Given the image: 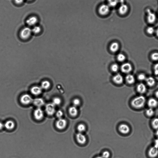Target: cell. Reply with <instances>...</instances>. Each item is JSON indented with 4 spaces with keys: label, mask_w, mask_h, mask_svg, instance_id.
Returning a JSON list of instances; mask_svg holds the SVG:
<instances>
[{
    "label": "cell",
    "mask_w": 158,
    "mask_h": 158,
    "mask_svg": "<svg viewBox=\"0 0 158 158\" xmlns=\"http://www.w3.org/2000/svg\"><path fill=\"white\" fill-rule=\"evenodd\" d=\"M146 100L145 97L143 96H140L135 98L131 102L132 106L136 109L143 108L145 105Z\"/></svg>",
    "instance_id": "obj_1"
},
{
    "label": "cell",
    "mask_w": 158,
    "mask_h": 158,
    "mask_svg": "<svg viewBox=\"0 0 158 158\" xmlns=\"http://www.w3.org/2000/svg\"><path fill=\"white\" fill-rule=\"evenodd\" d=\"M32 33V29L31 28L29 27H25L20 32V37L22 39H27L30 37Z\"/></svg>",
    "instance_id": "obj_2"
},
{
    "label": "cell",
    "mask_w": 158,
    "mask_h": 158,
    "mask_svg": "<svg viewBox=\"0 0 158 158\" xmlns=\"http://www.w3.org/2000/svg\"><path fill=\"white\" fill-rule=\"evenodd\" d=\"M21 103L24 105H28L33 102V99L29 94H25L21 96L20 99Z\"/></svg>",
    "instance_id": "obj_3"
},
{
    "label": "cell",
    "mask_w": 158,
    "mask_h": 158,
    "mask_svg": "<svg viewBox=\"0 0 158 158\" xmlns=\"http://www.w3.org/2000/svg\"><path fill=\"white\" fill-rule=\"evenodd\" d=\"M45 110L48 115L53 116L55 112V106L52 103H49L46 105Z\"/></svg>",
    "instance_id": "obj_4"
},
{
    "label": "cell",
    "mask_w": 158,
    "mask_h": 158,
    "mask_svg": "<svg viewBox=\"0 0 158 158\" xmlns=\"http://www.w3.org/2000/svg\"><path fill=\"white\" fill-rule=\"evenodd\" d=\"M33 115L35 119L37 120H41L43 118V111L40 108H37L34 110Z\"/></svg>",
    "instance_id": "obj_5"
},
{
    "label": "cell",
    "mask_w": 158,
    "mask_h": 158,
    "mask_svg": "<svg viewBox=\"0 0 158 158\" xmlns=\"http://www.w3.org/2000/svg\"><path fill=\"white\" fill-rule=\"evenodd\" d=\"M98 11L100 15L102 16H105L109 13L110 7L109 5L103 4L100 7Z\"/></svg>",
    "instance_id": "obj_6"
},
{
    "label": "cell",
    "mask_w": 158,
    "mask_h": 158,
    "mask_svg": "<svg viewBox=\"0 0 158 158\" xmlns=\"http://www.w3.org/2000/svg\"><path fill=\"white\" fill-rule=\"evenodd\" d=\"M67 122L65 119L62 118L59 119L56 123V126L57 129L63 130L66 127Z\"/></svg>",
    "instance_id": "obj_7"
},
{
    "label": "cell",
    "mask_w": 158,
    "mask_h": 158,
    "mask_svg": "<svg viewBox=\"0 0 158 158\" xmlns=\"http://www.w3.org/2000/svg\"><path fill=\"white\" fill-rule=\"evenodd\" d=\"M121 71L124 73H128L132 70V65L129 63H126L122 64L121 66Z\"/></svg>",
    "instance_id": "obj_8"
},
{
    "label": "cell",
    "mask_w": 158,
    "mask_h": 158,
    "mask_svg": "<svg viewBox=\"0 0 158 158\" xmlns=\"http://www.w3.org/2000/svg\"><path fill=\"white\" fill-rule=\"evenodd\" d=\"M38 19L35 16H32L29 17L26 20V23L29 26H34L38 22Z\"/></svg>",
    "instance_id": "obj_9"
},
{
    "label": "cell",
    "mask_w": 158,
    "mask_h": 158,
    "mask_svg": "<svg viewBox=\"0 0 158 158\" xmlns=\"http://www.w3.org/2000/svg\"><path fill=\"white\" fill-rule=\"evenodd\" d=\"M76 140L79 144H85L86 142L87 139L85 135L82 133L78 132L76 135Z\"/></svg>",
    "instance_id": "obj_10"
},
{
    "label": "cell",
    "mask_w": 158,
    "mask_h": 158,
    "mask_svg": "<svg viewBox=\"0 0 158 158\" xmlns=\"http://www.w3.org/2000/svg\"><path fill=\"white\" fill-rule=\"evenodd\" d=\"M119 130L121 133L126 134L130 131V128L128 126L125 124H122L119 127Z\"/></svg>",
    "instance_id": "obj_11"
},
{
    "label": "cell",
    "mask_w": 158,
    "mask_h": 158,
    "mask_svg": "<svg viewBox=\"0 0 158 158\" xmlns=\"http://www.w3.org/2000/svg\"><path fill=\"white\" fill-rule=\"evenodd\" d=\"M156 16L154 13L150 11L148 12L147 16V20L148 23L150 24L154 23L156 22Z\"/></svg>",
    "instance_id": "obj_12"
},
{
    "label": "cell",
    "mask_w": 158,
    "mask_h": 158,
    "mask_svg": "<svg viewBox=\"0 0 158 158\" xmlns=\"http://www.w3.org/2000/svg\"><path fill=\"white\" fill-rule=\"evenodd\" d=\"M148 155L151 158L156 157L158 155V148L155 146L151 147L148 151Z\"/></svg>",
    "instance_id": "obj_13"
},
{
    "label": "cell",
    "mask_w": 158,
    "mask_h": 158,
    "mask_svg": "<svg viewBox=\"0 0 158 158\" xmlns=\"http://www.w3.org/2000/svg\"><path fill=\"white\" fill-rule=\"evenodd\" d=\"M42 89L41 87L34 86L31 89V92L35 96H38L42 93Z\"/></svg>",
    "instance_id": "obj_14"
},
{
    "label": "cell",
    "mask_w": 158,
    "mask_h": 158,
    "mask_svg": "<svg viewBox=\"0 0 158 158\" xmlns=\"http://www.w3.org/2000/svg\"><path fill=\"white\" fill-rule=\"evenodd\" d=\"M128 7L126 5L122 4L120 7L118 9L119 13L121 15H124L128 13Z\"/></svg>",
    "instance_id": "obj_15"
},
{
    "label": "cell",
    "mask_w": 158,
    "mask_h": 158,
    "mask_svg": "<svg viewBox=\"0 0 158 158\" xmlns=\"http://www.w3.org/2000/svg\"><path fill=\"white\" fill-rule=\"evenodd\" d=\"M33 102L35 105L39 108L43 106L45 103L43 99L40 98H36L33 100Z\"/></svg>",
    "instance_id": "obj_16"
},
{
    "label": "cell",
    "mask_w": 158,
    "mask_h": 158,
    "mask_svg": "<svg viewBox=\"0 0 158 158\" xmlns=\"http://www.w3.org/2000/svg\"><path fill=\"white\" fill-rule=\"evenodd\" d=\"M113 80L115 84H120L123 82V78L122 76L120 74H116L113 77Z\"/></svg>",
    "instance_id": "obj_17"
},
{
    "label": "cell",
    "mask_w": 158,
    "mask_h": 158,
    "mask_svg": "<svg viewBox=\"0 0 158 158\" xmlns=\"http://www.w3.org/2000/svg\"><path fill=\"white\" fill-rule=\"evenodd\" d=\"M15 125L14 122L11 120H9L5 123L4 124V127L6 129L9 130H12L14 129Z\"/></svg>",
    "instance_id": "obj_18"
},
{
    "label": "cell",
    "mask_w": 158,
    "mask_h": 158,
    "mask_svg": "<svg viewBox=\"0 0 158 158\" xmlns=\"http://www.w3.org/2000/svg\"><path fill=\"white\" fill-rule=\"evenodd\" d=\"M148 106L150 108H156L158 105V102L154 98H151L149 99L148 103Z\"/></svg>",
    "instance_id": "obj_19"
},
{
    "label": "cell",
    "mask_w": 158,
    "mask_h": 158,
    "mask_svg": "<svg viewBox=\"0 0 158 158\" xmlns=\"http://www.w3.org/2000/svg\"><path fill=\"white\" fill-rule=\"evenodd\" d=\"M69 114L72 117H75L77 116L78 112L77 107L74 106L71 107L69 108Z\"/></svg>",
    "instance_id": "obj_20"
},
{
    "label": "cell",
    "mask_w": 158,
    "mask_h": 158,
    "mask_svg": "<svg viewBox=\"0 0 158 158\" xmlns=\"http://www.w3.org/2000/svg\"><path fill=\"white\" fill-rule=\"evenodd\" d=\"M119 48V45L117 42H114L111 44L110 47L111 51L113 53H115L118 51Z\"/></svg>",
    "instance_id": "obj_21"
},
{
    "label": "cell",
    "mask_w": 158,
    "mask_h": 158,
    "mask_svg": "<svg viewBox=\"0 0 158 158\" xmlns=\"http://www.w3.org/2000/svg\"><path fill=\"white\" fill-rule=\"evenodd\" d=\"M137 90L138 93L143 94L146 92V87L144 84L141 83L137 86Z\"/></svg>",
    "instance_id": "obj_22"
},
{
    "label": "cell",
    "mask_w": 158,
    "mask_h": 158,
    "mask_svg": "<svg viewBox=\"0 0 158 158\" xmlns=\"http://www.w3.org/2000/svg\"><path fill=\"white\" fill-rule=\"evenodd\" d=\"M126 80L128 84H131L135 83V77L132 74H129L127 75L126 77Z\"/></svg>",
    "instance_id": "obj_23"
},
{
    "label": "cell",
    "mask_w": 158,
    "mask_h": 158,
    "mask_svg": "<svg viewBox=\"0 0 158 158\" xmlns=\"http://www.w3.org/2000/svg\"><path fill=\"white\" fill-rule=\"evenodd\" d=\"M50 82L47 80H45L43 82L41 83V87L42 89L47 90L50 88Z\"/></svg>",
    "instance_id": "obj_24"
},
{
    "label": "cell",
    "mask_w": 158,
    "mask_h": 158,
    "mask_svg": "<svg viewBox=\"0 0 158 158\" xmlns=\"http://www.w3.org/2000/svg\"><path fill=\"white\" fill-rule=\"evenodd\" d=\"M146 83L148 86L152 87L154 85L155 81L154 79L152 77H149L146 79Z\"/></svg>",
    "instance_id": "obj_25"
},
{
    "label": "cell",
    "mask_w": 158,
    "mask_h": 158,
    "mask_svg": "<svg viewBox=\"0 0 158 158\" xmlns=\"http://www.w3.org/2000/svg\"><path fill=\"white\" fill-rule=\"evenodd\" d=\"M32 32L35 34H38L41 31V28L39 26L35 25L32 29Z\"/></svg>",
    "instance_id": "obj_26"
},
{
    "label": "cell",
    "mask_w": 158,
    "mask_h": 158,
    "mask_svg": "<svg viewBox=\"0 0 158 158\" xmlns=\"http://www.w3.org/2000/svg\"><path fill=\"white\" fill-rule=\"evenodd\" d=\"M86 129L85 125L84 124H79L77 127V129L78 130L79 132L80 133H82L83 132H84Z\"/></svg>",
    "instance_id": "obj_27"
},
{
    "label": "cell",
    "mask_w": 158,
    "mask_h": 158,
    "mask_svg": "<svg viewBox=\"0 0 158 158\" xmlns=\"http://www.w3.org/2000/svg\"><path fill=\"white\" fill-rule=\"evenodd\" d=\"M109 6L114 7L116 6L118 2V0H108Z\"/></svg>",
    "instance_id": "obj_28"
},
{
    "label": "cell",
    "mask_w": 158,
    "mask_h": 158,
    "mask_svg": "<svg viewBox=\"0 0 158 158\" xmlns=\"http://www.w3.org/2000/svg\"><path fill=\"white\" fill-rule=\"evenodd\" d=\"M61 103V99L58 97H55L53 99L52 103L55 106L59 105Z\"/></svg>",
    "instance_id": "obj_29"
},
{
    "label": "cell",
    "mask_w": 158,
    "mask_h": 158,
    "mask_svg": "<svg viewBox=\"0 0 158 158\" xmlns=\"http://www.w3.org/2000/svg\"><path fill=\"white\" fill-rule=\"evenodd\" d=\"M146 113L147 116L148 117H151L154 114V111L153 110V108H149L147 110Z\"/></svg>",
    "instance_id": "obj_30"
},
{
    "label": "cell",
    "mask_w": 158,
    "mask_h": 158,
    "mask_svg": "<svg viewBox=\"0 0 158 158\" xmlns=\"http://www.w3.org/2000/svg\"><path fill=\"white\" fill-rule=\"evenodd\" d=\"M152 127L155 129H158V118L154 119L152 122Z\"/></svg>",
    "instance_id": "obj_31"
},
{
    "label": "cell",
    "mask_w": 158,
    "mask_h": 158,
    "mask_svg": "<svg viewBox=\"0 0 158 158\" xmlns=\"http://www.w3.org/2000/svg\"><path fill=\"white\" fill-rule=\"evenodd\" d=\"M117 58L119 61L123 62L125 59L126 57L124 54H122V53H120L117 55Z\"/></svg>",
    "instance_id": "obj_32"
},
{
    "label": "cell",
    "mask_w": 158,
    "mask_h": 158,
    "mask_svg": "<svg viewBox=\"0 0 158 158\" xmlns=\"http://www.w3.org/2000/svg\"><path fill=\"white\" fill-rule=\"evenodd\" d=\"M119 69V65L116 64H114L111 66V70L114 72H117L118 71Z\"/></svg>",
    "instance_id": "obj_33"
},
{
    "label": "cell",
    "mask_w": 158,
    "mask_h": 158,
    "mask_svg": "<svg viewBox=\"0 0 158 158\" xmlns=\"http://www.w3.org/2000/svg\"><path fill=\"white\" fill-rule=\"evenodd\" d=\"M146 31L147 33H148V34L150 35L153 34L155 31L154 28L152 27H148L147 28Z\"/></svg>",
    "instance_id": "obj_34"
},
{
    "label": "cell",
    "mask_w": 158,
    "mask_h": 158,
    "mask_svg": "<svg viewBox=\"0 0 158 158\" xmlns=\"http://www.w3.org/2000/svg\"><path fill=\"white\" fill-rule=\"evenodd\" d=\"M80 101L79 99L76 98L74 99L73 101V104L74 106L77 107L80 105Z\"/></svg>",
    "instance_id": "obj_35"
},
{
    "label": "cell",
    "mask_w": 158,
    "mask_h": 158,
    "mask_svg": "<svg viewBox=\"0 0 158 158\" xmlns=\"http://www.w3.org/2000/svg\"><path fill=\"white\" fill-rule=\"evenodd\" d=\"M151 58L152 59L155 61H158V53H154L151 55Z\"/></svg>",
    "instance_id": "obj_36"
},
{
    "label": "cell",
    "mask_w": 158,
    "mask_h": 158,
    "mask_svg": "<svg viewBox=\"0 0 158 158\" xmlns=\"http://www.w3.org/2000/svg\"><path fill=\"white\" fill-rule=\"evenodd\" d=\"M110 156V152L108 151H104L103 152L102 156L103 158H108Z\"/></svg>",
    "instance_id": "obj_37"
},
{
    "label": "cell",
    "mask_w": 158,
    "mask_h": 158,
    "mask_svg": "<svg viewBox=\"0 0 158 158\" xmlns=\"http://www.w3.org/2000/svg\"><path fill=\"white\" fill-rule=\"evenodd\" d=\"M146 77L145 75L143 74V73H141V74H139L138 76V78L140 81H143V80H146Z\"/></svg>",
    "instance_id": "obj_38"
},
{
    "label": "cell",
    "mask_w": 158,
    "mask_h": 158,
    "mask_svg": "<svg viewBox=\"0 0 158 158\" xmlns=\"http://www.w3.org/2000/svg\"><path fill=\"white\" fill-rule=\"evenodd\" d=\"M63 112L61 110H59L56 113V116L59 119L61 118L63 115Z\"/></svg>",
    "instance_id": "obj_39"
},
{
    "label": "cell",
    "mask_w": 158,
    "mask_h": 158,
    "mask_svg": "<svg viewBox=\"0 0 158 158\" xmlns=\"http://www.w3.org/2000/svg\"><path fill=\"white\" fill-rule=\"evenodd\" d=\"M154 73L156 75H158V63L155 64L154 66Z\"/></svg>",
    "instance_id": "obj_40"
},
{
    "label": "cell",
    "mask_w": 158,
    "mask_h": 158,
    "mask_svg": "<svg viewBox=\"0 0 158 158\" xmlns=\"http://www.w3.org/2000/svg\"><path fill=\"white\" fill-rule=\"evenodd\" d=\"M24 0H14L15 3L18 5L22 4L24 2Z\"/></svg>",
    "instance_id": "obj_41"
},
{
    "label": "cell",
    "mask_w": 158,
    "mask_h": 158,
    "mask_svg": "<svg viewBox=\"0 0 158 158\" xmlns=\"http://www.w3.org/2000/svg\"><path fill=\"white\" fill-rule=\"evenodd\" d=\"M154 146L158 148V138L155 140Z\"/></svg>",
    "instance_id": "obj_42"
},
{
    "label": "cell",
    "mask_w": 158,
    "mask_h": 158,
    "mask_svg": "<svg viewBox=\"0 0 158 158\" xmlns=\"http://www.w3.org/2000/svg\"><path fill=\"white\" fill-rule=\"evenodd\" d=\"M4 127V124L2 122H0V130L2 129Z\"/></svg>",
    "instance_id": "obj_43"
},
{
    "label": "cell",
    "mask_w": 158,
    "mask_h": 158,
    "mask_svg": "<svg viewBox=\"0 0 158 158\" xmlns=\"http://www.w3.org/2000/svg\"><path fill=\"white\" fill-rule=\"evenodd\" d=\"M155 95H156V97L158 98V91L156 92V93H155Z\"/></svg>",
    "instance_id": "obj_44"
},
{
    "label": "cell",
    "mask_w": 158,
    "mask_h": 158,
    "mask_svg": "<svg viewBox=\"0 0 158 158\" xmlns=\"http://www.w3.org/2000/svg\"><path fill=\"white\" fill-rule=\"evenodd\" d=\"M156 36H157V37H158V28L157 29H156Z\"/></svg>",
    "instance_id": "obj_45"
},
{
    "label": "cell",
    "mask_w": 158,
    "mask_h": 158,
    "mask_svg": "<svg viewBox=\"0 0 158 158\" xmlns=\"http://www.w3.org/2000/svg\"><path fill=\"white\" fill-rule=\"evenodd\" d=\"M156 136H157V137L158 138V130L156 131Z\"/></svg>",
    "instance_id": "obj_46"
},
{
    "label": "cell",
    "mask_w": 158,
    "mask_h": 158,
    "mask_svg": "<svg viewBox=\"0 0 158 158\" xmlns=\"http://www.w3.org/2000/svg\"><path fill=\"white\" fill-rule=\"evenodd\" d=\"M96 158H103L102 156H97V157H96Z\"/></svg>",
    "instance_id": "obj_47"
},
{
    "label": "cell",
    "mask_w": 158,
    "mask_h": 158,
    "mask_svg": "<svg viewBox=\"0 0 158 158\" xmlns=\"http://www.w3.org/2000/svg\"><path fill=\"white\" fill-rule=\"evenodd\" d=\"M28 1H32V0H27Z\"/></svg>",
    "instance_id": "obj_48"
}]
</instances>
